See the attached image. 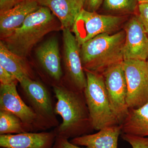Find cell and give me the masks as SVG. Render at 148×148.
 <instances>
[{"instance_id": "cell-1", "label": "cell", "mask_w": 148, "mask_h": 148, "mask_svg": "<svg viewBox=\"0 0 148 148\" xmlns=\"http://www.w3.org/2000/svg\"><path fill=\"white\" fill-rule=\"evenodd\" d=\"M53 87L57 99L54 112L62 119L54 130L56 136L69 139L90 134L94 129L84 92L61 84Z\"/></svg>"}, {"instance_id": "cell-2", "label": "cell", "mask_w": 148, "mask_h": 148, "mask_svg": "<svg viewBox=\"0 0 148 148\" xmlns=\"http://www.w3.org/2000/svg\"><path fill=\"white\" fill-rule=\"evenodd\" d=\"M59 29L61 24L50 10L41 6L29 14L21 27L1 41L12 52L25 58L45 35Z\"/></svg>"}, {"instance_id": "cell-3", "label": "cell", "mask_w": 148, "mask_h": 148, "mask_svg": "<svg viewBox=\"0 0 148 148\" xmlns=\"http://www.w3.org/2000/svg\"><path fill=\"white\" fill-rule=\"evenodd\" d=\"M125 38L123 30L113 34H101L82 45L81 56L84 71L102 75L110 67L123 62Z\"/></svg>"}, {"instance_id": "cell-4", "label": "cell", "mask_w": 148, "mask_h": 148, "mask_svg": "<svg viewBox=\"0 0 148 148\" xmlns=\"http://www.w3.org/2000/svg\"><path fill=\"white\" fill-rule=\"evenodd\" d=\"M84 71L87 83L84 93L93 129L120 125L111 109L103 75Z\"/></svg>"}, {"instance_id": "cell-5", "label": "cell", "mask_w": 148, "mask_h": 148, "mask_svg": "<svg viewBox=\"0 0 148 148\" xmlns=\"http://www.w3.org/2000/svg\"><path fill=\"white\" fill-rule=\"evenodd\" d=\"M124 20L123 16L103 15L83 9L71 30L80 46L98 35L115 31Z\"/></svg>"}, {"instance_id": "cell-6", "label": "cell", "mask_w": 148, "mask_h": 148, "mask_svg": "<svg viewBox=\"0 0 148 148\" xmlns=\"http://www.w3.org/2000/svg\"><path fill=\"white\" fill-rule=\"evenodd\" d=\"M18 83L30 107L36 114L46 129L57 127L58 121L56 116L52 100L45 86L30 77H24Z\"/></svg>"}, {"instance_id": "cell-7", "label": "cell", "mask_w": 148, "mask_h": 148, "mask_svg": "<svg viewBox=\"0 0 148 148\" xmlns=\"http://www.w3.org/2000/svg\"><path fill=\"white\" fill-rule=\"evenodd\" d=\"M127 84L128 108H138L148 103V73L146 61L125 60L123 62Z\"/></svg>"}, {"instance_id": "cell-8", "label": "cell", "mask_w": 148, "mask_h": 148, "mask_svg": "<svg viewBox=\"0 0 148 148\" xmlns=\"http://www.w3.org/2000/svg\"><path fill=\"white\" fill-rule=\"evenodd\" d=\"M102 75L111 109L121 125L129 110L126 102L127 84L123 62L110 67Z\"/></svg>"}, {"instance_id": "cell-9", "label": "cell", "mask_w": 148, "mask_h": 148, "mask_svg": "<svg viewBox=\"0 0 148 148\" xmlns=\"http://www.w3.org/2000/svg\"><path fill=\"white\" fill-rule=\"evenodd\" d=\"M16 85H0V110L9 112L18 117L29 132L46 129L34 111L18 95Z\"/></svg>"}, {"instance_id": "cell-10", "label": "cell", "mask_w": 148, "mask_h": 148, "mask_svg": "<svg viewBox=\"0 0 148 148\" xmlns=\"http://www.w3.org/2000/svg\"><path fill=\"white\" fill-rule=\"evenodd\" d=\"M64 60L65 69L73 89L84 92L86 87V77L80 53V47L70 29H63Z\"/></svg>"}, {"instance_id": "cell-11", "label": "cell", "mask_w": 148, "mask_h": 148, "mask_svg": "<svg viewBox=\"0 0 148 148\" xmlns=\"http://www.w3.org/2000/svg\"><path fill=\"white\" fill-rule=\"evenodd\" d=\"M125 41L123 49L125 60L147 61L148 58V34L137 15L125 24Z\"/></svg>"}, {"instance_id": "cell-12", "label": "cell", "mask_w": 148, "mask_h": 148, "mask_svg": "<svg viewBox=\"0 0 148 148\" xmlns=\"http://www.w3.org/2000/svg\"><path fill=\"white\" fill-rule=\"evenodd\" d=\"M56 137L49 132H26L0 135V147L6 148H52Z\"/></svg>"}, {"instance_id": "cell-13", "label": "cell", "mask_w": 148, "mask_h": 148, "mask_svg": "<svg viewBox=\"0 0 148 148\" xmlns=\"http://www.w3.org/2000/svg\"><path fill=\"white\" fill-rule=\"evenodd\" d=\"M40 6L37 0H22L12 8L0 12L1 39L21 27L29 14Z\"/></svg>"}, {"instance_id": "cell-14", "label": "cell", "mask_w": 148, "mask_h": 148, "mask_svg": "<svg viewBox=\"0 0 148 148\" xmlns=\"http://www.w3.org/2000/svg\"><path fill=\"white\" fill-rule=\"evenodd\" d=\"M36 53L46 73L55 81L60 82L63 77V72L57 39L53 37L47 40L38 48Z\"/></svg>"}, {"instance_id": "cell-15", "label": "cell", "mask_w": 148, "mask_h": 148, "mask_svg": "<svg viewBox=\"0 0 148 148\" xmlns=\"http://www.w3.org/2000/svg\"><path fill=\"white\" fill-rule=\"evenodd\" d=\"M40 5L50 10L61 24V29L72 28L83 9V0H37Z\"/></svg>"}, {"instance_id": "cell-16", "label": "cell", "mask_w": 148, "mask_h": 148, "mask_svg": "<svg viewBox=\"0 0 148 148\" xmlns=\"http://www.w3.org/2000/svg\"><path fill=\"white\" fill-rule=\"evenodd\" d=\"M121 133V125L106 127L97 133L73 138L70 141L76 145L90 148H118L119 137Z\"/></svg>"}, {"instance_id": "cell-17", "label": "cell", "mask_w": 148, "mask_h": 148, "mask_svg": "<svg viewBox=\"0 0 148 148\" xmlns=\"http://www.w3.org/2000/svg\"><path fill=\"white\" fill-rule=\"evenodd\" d=\"M121 125L123 134L148 136V103L138 108L130 109Z\"/></svg>"}, {"instance_id": "cell-18", "label": "cell", "mask_w": 148, "mask_h": 148, "mask_svg": "<svg viewBox=\"0 0 148 148\" xmlns=\"http://www.w3.org/2000/svg\"><path fill=\"white\" fill-rule=\"evenodd\" d=\"M25 59L12 52L0 41V65L13 75L18 82L24 77L33 78L32 70Z\"/></svg>"}, {"instance_id": "cell-19", "label": "cell", "mask_w": 148, "mask_h": 148, "mask_svg": "<svg viewBox=\"0 0 148 148\" xmlns=\"http://www.w3.org/2000/svg\"><path fill=\"white\" fill-rule=\"evenodd\" d=\"M29 132L21 119L13 114L0 110V135Z\"/></svg>"}, {"instance_id": "cell-20", "label": "cell", "mask_w": 148, "mask_h": 148, "mask_svg": "<svg viewBox=\"0 0 148 148\" xmlns=\"http://www.w3.org/2000/svg\"><path fill=\"white\" fill-rule=\"evenodd\" d=\"M102 5L104 9L110 12L132 13L138 8L139 0H104Z\"/></svg>"}, {"instance_id": "cell-21", "label": "cell", "mask_w": 148, "mask_h": 148, "mask_svg": "<svg viewBox=\"0 0 148 148\" xmlns=\"http://www.w3.org/2000/svg\"><path fill=\"white\" fill-rule=\"evenodd\" d=\"M121 138L129 143L132 148H148V137H139L122 133Z\"/></svg>"}, {"instance_id": "cell-22", "label": "cell", "mask_w": 148, "mask_h": 148, "mask_svg": "<svg viewBox=\"0 0 148 148\" xmlns=\"http://www.w3.org/2000/svg\"><path fill=\"white\" fill-rule=\"evenodd\" d=\"M138 16L148 34V4H139L138 6Z\"/></svg>"}, {"instance_id": "cell-23", "label": "cell", "mask_w": 148, "mask_h": 148, "mask_svg": "<svg viewBox=\"0 0 148 148\" xmlns=\"http://www.w3.org/2000/svg\"><path fill=\"white\" fill-rule=\"evenodd\" d=\"M18 80L13 75L0 65V85L17 84Z\"/></svg>"}, {"instance_id": "cell-24", "label": "cell", "mask_w": 148, "mask_h": 148, "mask_svg": "<svg viewBox=\"0 0 148 148\" xmlns=\"http://www.w3.org/2000/svg\"><path fill=\"white\" fill-rule=\"evenodd\" d=\"M52 148H90L86 147V148H81L79 146L74 145L69 141V139L56 136Z\"/></svg>"}, {"instance_id": "cell-25", "label": "cell", "mask_w": 148, "mask_h": 148, "mask_svg": "<svg viewBox=\"0 0 148 148\" xmlns=\"http://www.w3.org/2000/svg\"><path fill=\"white\" fill-rule=\"evenodd\" d=\"M104 0H83V9L91 12H96L103 4Z\"/></svg>"}, {"instance_id": "cell-26", "label": "cell", "mask_w": 148, "mask_h": 148, "mask_svg": "<svg viewBox=\"0 0 148 148\" xmlns=\"http://www.w3.org/2000/svg\"><path fill=\"white\" fill-rule=\"evenodd\" d=\"M22 0H0V12L8 10Z\"/></svg>"}, {"instance_id": "cell-27", "label": "cell", "mask_w": 148, "mask_h": 148, "mask_svg": "<svg viewBox=\"0 0 148 148\" xmlns=\"http://www.w3.org/2000/svg\"><path fill=\"white\" fill-rule=\"evenodd\" d=\"M145 3L148 4V0H139V4Z\"/></svg>"}, {"instance_id": "cell-28", "label": "cell", "mask_w": 148, "mask_h": 148, "mask_svg": "<svg viewBox=\"0 0 148 148\" xmlns=\"http://www.w3.org/2000/svg\"><path fill=\"white\" fill-rule=\"evenodd\" d=\"M146 64H147V69L148 73V58L146 61Z\"/></svg>"}, {"instance_id": "cell-29", "label": "cell", "mask_w": 148, "mask_h": 148, "mask_svg": "<svg viewBox=\"0 0 148 148\" xmlns=\"http://www.w3.org/2000/svg\"><path fill=\"white\" fill-rule=\"evenodd\" d=\"M1 148H6L1 147Z\"/></svg>"}]
</instances>
